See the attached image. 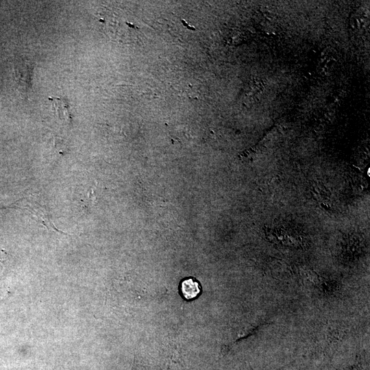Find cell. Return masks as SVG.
I'll use <instances>...</instances> for the list:
<instances>
[{
	"mask_svg": "<svg viewBox=\"0 0 370 370\" xmlns=\"http://www.w3.org/2000/svg\"><path fill=\"white\" fill-rule=\"evenodd\" d=\"M12 208H20L28 211L35 218V219L44 225L48 230L60 232L63 234L66 233L58 230L51 221L50 215L47 210V208L40 205L36 201H33L31 198L23 197L17 200L16 202L8 206Z\"/></svg>",
	"mask_w": 370,
	"mask_h": 370,
	"instance_id": "obj_1",
	"label": "cell"
},
{
	"mask_svg": "<svg viewBox=\"0 0 370 370\" xmlns=\"http://www.w3.org/2000/svg\"><path fill=\"white\" fill-rule=\"evenodd\" d=\"M181 291L183 296L186 299H191L199 295L200 288L197 282L192 278H188L182 282Z\"/></svg>",
	"mask_w": 370,
	"mask_h": 370,
	"instance_id": "obj_2",
	"label": "cell"
},
{
	"mask_svg": "<svg viewBox=\"0 0 370 370\" xmlns=\"http://www.w3.org/2000/svg\"><path fill=\"white\" fill-rule=\"evenodd\" d=\"M56 100L57 101H54V103L59 118L69 121L71 116L68 103L63 99H56Z\"/></svg>",
	"mask_w": 370,
	"mask_h": 370,
	"instance_id": "obj_3",
	"label": "cell"
}]
</instances>
